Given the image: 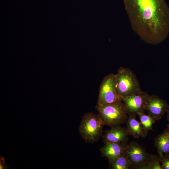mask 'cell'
I'll return each mask as SVG.
<instances>
[{"instance_id": "6da1fadb", "label": "cell", "mask_w": 169, "mask_h": 169, "mask_svg": "<svg viewBox=\"0 0 169 169\" xmlns=\"http://www.w3.org/2000/svg\"><path fill=\"white\" fill-rule=\"evenodd\" d=\"M131 28L140 38L153 45L169 33V8L164 0H124Z\"/></svg>"}, {"instance_id": "7a4b0ae2", "label": "cell", "mask_w": 169, "mask_h": 169, "mask_svg": "<svg viewBox=\"0 0 169 169\" xmlns=\"http://www.w3.org/2000/svg\"><path fill=\"white\" fill-rule=\"evenodd\" d=\"M95 109L104 125L110 127L126 122L128 113L122 100L101 105H96Z\"/></svg>"}, {"instance_id": "3957f363", "label": "cell", "mask_w": 169, "mask_h": 169, "mask_svg": "<svg viewBox=\"0 0 169 169\" xmlns=\"http://www.w3.org/2000/svg\"><path fill=\"white\" fill-rule=\"evenodd\" d=\"M104 125L99 114L88 112L82 116L78 130L86 142L92 143L97 142L102 137Z\"/></svg>"}, {"instance_id": "277c9868", "label": "cell", "mask_w": 169, "mask_h": 169, "mask_svg": "<svg viewBox=\"0 0 169 169\" xmlns=\"http://www.w3.org/2000/svg\"><path fill=\"white\" fill-rule=\"evenodd\" d=\"M116 75L117 92L121 99L142 92L136 75L130 69L121 67Z\"/></svg>"}, {"instance_id": "5b68a950", "label": "cell", "mask_w": 169, "mask_h": 169, "mask_svg": "<svg viewBox=\"0 0 169 169\" xmlns=\"http://www.w3.org/2000/svg\"><path fill=\"white\" fill-rule=\"evenodd\" d=\"M125 151L131 169H152L154 155L147 153L138 142L131 141L127 145Z\"/></svg>"}, {"instance_id": "8992f818", "label": "cell", "mask_w": 169, "mask_h": 169, "mask_svg": "<svg viewBox=\"0 0 169 169\" xmlns=\"http://www.w3.org/2000/svg\"><path fill=\"white\" fill-rule=\"evenodd\" d=\"M120 100L122 99L117 92L116 75L109 74L104 78L100 86L97 105L110 103Z\"/></svg>"}, {"instance_id": "52a82bcc", "label": "cell", "mask_w": 169, "mask_h": 169, "mask_svg": "<svg viewBox=\"0 0 169 169\" xmlns=\"http://www.w3.org/2000/svg\"><path fill=\"white\" fill-rule=\"evenodd\" d=\"M169 109L167 101L158 96L147 94L144 107V110L148 114L154 117L156 120H159Z\"/></svg>"}, {"instance_id": "ba28073f", "label": "cell", "mask_w": 169, "mask_h": 169, "mask_svg": "<svg viewBox=\"0 0 169 169\" xmlns=\"http://www.w3.org/2000/svg\"><path fill=\"white\" fill-rule=\"evenodd\" d=\"M147 93L143 92L125 97L122 100L128 113L136 115L144 111Z\"/></svg>"}, {"instance_id": "9c48e42d", "label": "cell", "mask_w": 169, "mask_h": 169, "mask_svg": "<svg viewBox=\"0 0 169 169\" xmlns=\"http://www.w3.org/2000/svg\"><path fill=\"white\" fill-rule=\"evenodd\" d=\"M104 132L102 137L104 144L115 142L128 144L130 135L126 127L120 125H116Z\"/></svg>"}, {"instance_id": "30bf717a", "label": "cell", "mask_w": 169, "mask_h": 169, "mask_svg": "<svg viewBox=\"0 0 169 169\" xmlns=\"http://www.w3.org/2000/svg\"><path fill=\"white\" fill-rule=\"evenodd\" d=\"M128 144L115 142L105 143L100 148V151L101 155L107 158L109 161L110 162L125 153Z\"/></svg>"}, {"instance_id": "8fae6325", "label": "cell", "mask_w": 169, "mask_h": 169, "mask_svg": "<svg viewBox=\"0 0 169 169\" xmlns=\"http://www.w3.org/2000/svg\"><path fill=\"white\" fill-rule=\"evenodd\" d=\"M126 128L130 135L134 138H145L147 135L145 133L140 122L136 119V115L128 113V117L126 122Z\"/></svg>"}, {"instance_id": "7c38bea8", "label": "cell", "mask_w": 169, "mask_h": 169, "mask_svg": "<svg viewBox=\"0 0 169 169\" xmlns=\"http://www.w3.org/2000/svg\"><path fill=\"white\" fill-rule=\"evenodd\" d=\"M163 132L155 139L154 144L158 156L169 155V124Z\"/></svg>"}, {"instance_id": "4fadbf2b", "label": "cell", "mask_w": 169, "mask_h": 169, "mask_svg": "<svg viewBox=\"0 0 169 169\" xmlns=\"http://www.w3.org/2000/svg\"><path fill=\"white\" fill-rule=\"evenodd\" d=\"M137 115L139 117L140 122L142 125L143 130L147 135L149 131H154L153 125L156 121L154 117L148 114H146L144 111L139 112Z\"/></svg>"}, {"instance_id": "5bb4252c", "label": "cell", "mask_w": 169, "mask_h": 169, "mask_svg": "<svg viewBox=\"0 0 169 169\" xmlns=\"http://www.w3.org/2000/svg\"><path fill=\"white\" fill-rule=\"evenodd\" d=\"M109 163L110 167L111 169H131V164L126 153V151L121 156L113 161L109 162Z\"/></svg>"}, {"instance_id": "9a60e30c", "label": "cell", "mask_w": 169, "mask_h": 169, "mask_svg": "<svg viewBox=\"0 0 169 169\" xmlns=\"http://www.w3.org/2000/svg\"><path fill=\"white\" fill-rule=\"evenodd\" d=\"M162 169H169V155L158 156Z\"/></svg>"}, {"instance_id": "2e32d148", "label": "cell", "mask_w": 169, "mask_h": 169, "mask_svg": "<svg viewBox=\"0 0 169 169\" xmlns=\"http://www.w3.org/2000/svg\"><path fill=\"white\" fill-rule=\"evenodd\" d=\"M0 159V169H8V166L5 164V161L4 158L1 157Z\"/></svg>"}, {"instance_id": "e0dca14e", "label": "cell", "mask_w": 169, "mask_h": 169, "mask_svg": "<svg viewBox=\"0 0 169 169\" xmlns=\"http://www.w3.org/2000/svg\"><path fill=\"white\" fill-rule=\"evenodd\" d=\"M166 113H167V119L169 124V109L167 110Z\"/></svg>"}]
</instances>
